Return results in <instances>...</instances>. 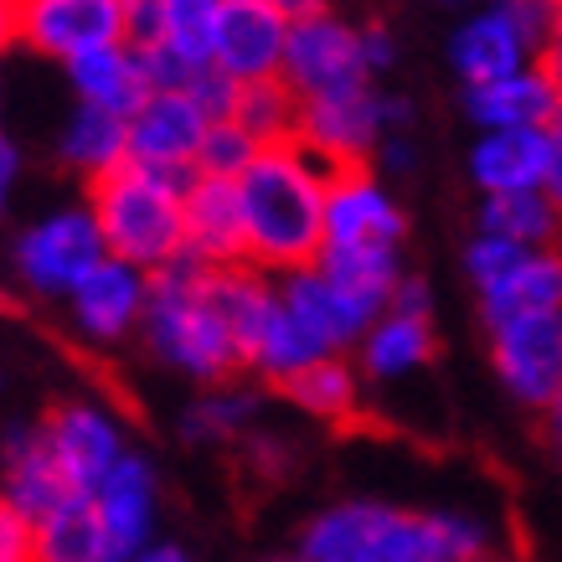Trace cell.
<instances>
[{
  "label": "cell",
  "instance_id": "cell-29",
  "mask_svg": "<svg viewBox=\"0 0 562 562\" xmlns=\"http://www.w3.org/2000/svg\"><path fill=\"white\" fill-rule=\"evenodd\" d=\"M284 397L321 424H346L361 408V372L346 357H321L284 382Z\"/></svg>",
  "mask_w": 562,
  "mask_h": 562
},
{
  "label": "cell",
  "instance_id": "cell-38",
  "mask_svg": "<svg viewBox=\"0 0 562 562\" xmlns=\"http://www.w3.org/2000/svg\"><path fill=\"white\" fill-rule=\"evenodd\" d=\"M387 310H403V315H428V321H434V294H428V284L418 279V273H403V284L392 290V305Z\"/></svg>",
  "mask_w": 562,
  "mask_h": 562
},
{
  "label": "cell",
  "instance_id": "cell-25",
  "mask_svg": "<svg viewBox=\"0 0 562 562\" xmlns=\"http://www.w3.org/2000/svg\"><path fill=\"white\" fill-rule=\"evenodd\" d=\"M57 155H63L68 171L99 181V176H109L114 166L130 160V120L109 114V109H93V103H78L68 124H63Z\"/></svg>",
  "mask_w": 562,
  "mask_h": 562
},
{
  "label": "cell",
  "instance_id": "cell-4",
  "mask_svg": "<svg viewBox=\"0 0 562 562\" xmlns=\"http://www.w3.org/2000/svg\"><path fill=\"white\" fill-rule=\"evenodd\" d=\"M206 273L212 269H202L196 258H176L171 269L150 273V305H145L139 330L166 367L217 387L233 372H243V351L212 300Z\"/></svg>",
  "mask_w": 562,
  "mask_h": 562
},
{
  "label": "cell",
  "instance_id": "cell-20",
  "mask_svg": "<svg viewBox=\"0 0 562 562\" xmlns=\"http://www.w3.org/2000/svg\"><path fill=\"white\" fill-rule=\"evenodd\" d=\"M72 325L93 336V341H120L145 321L150 305V273L124 263V258H103L99 269L88 273L83 284L68 294Z\"/></svg>",
  "mask_w": 562,
  "mask_h": 562
},
{
  "label": "cell",
  "instance_id": "cell-31",
  "mask_svg": "<svg viewBox=\"0 0 562 562\" xmlns=\"http://www.w3.org/2000/svg\"><path fill=\"white\" fill-rule=\"evenodd\" d=\"M254 413H258V397H254V392H238V387L206 392V397H196V403L187 408V418H181V434H187L191 443L238 439V434H248Z\"/></svg>",
  "mask_w": 562,
  "mask_h": 562
},
{
  "label": "cell",
  "instance_id": "cell-26",
  "mask_svg": "<svg viewBox=\"0 0 562 562\" xmlns=\"http://www.w3.org/2000/svg\"><path fill=\"white\" fill-rule=\"evenodd\" d=\"M475 233L521 243V248H558L562 243V212L547 191H516V196H480Z\"/></svg>",
  "mask_w": 562,
  "mask_h": 562
},
{
  "label": "cell",
  "instance_id": "cell-18",
  "mask_svg": "<svg viewBox=\"0 0 562 562\" xmlns=\"http://www.w3.org/2000/svg\"><path fill=\"white\" fill-rule=\"evenodd\" d=\"M93 512L103 521L109 552L114 562H135L155 542V512H160V485H155V464L145 454H124L109 480L93 491Z\"/></svg>",
  "mask_w": 562,
  "mask_h": 562
},
{
  "label": "cell",
  "instance_id": "cell-10",
  "mask_svg": "<svg viewBox=\"0 0 562 562\" xmlns=\"http://www.w3.org/2000/svg\"><path fill=\"white\" fill-rule=\"evenodd\" d=\"M294 139L321 160L325 171L372 166L376 145L387 139L382 88L361 83V88H346V93H325V99L300 103V130H294Z\"/></svg>",
  "mask_w": 562,
  "mask_h": 562
},
{
  "label": "cell",
  "instance_id": "cell-39",
  "mask_svg": "<svg viewBox=\"0 0 562 562\" xmlns=\"http://www.w3.org/2000/svg\"><path fill=\"white\" fill-rule=\"evenodd\" d=\"M16 176H21V150L5 135H0V212H5L11 191H16Z\"/></svg>",
  "mask_w": 562,
  "mask_h": 562
},
{
  "label": "cell",
  "instance_id": "cell-1",
  "mask_svg": "<svg viewBox=\"0 0 562 562\" xmlns=\"http://www.w3.org/2000/svg\"><path fill=\"white\" fill-rule=\"evenodd\" d=\"M470 512H403L387 501H341L310 516L294 562H470L495 552Z\"/></svg>",
  "mask_w": 562,
  "mask_h": 562
},
{
  "label": "cell",
  "instance_id": "cell-44",
  "mask_svg": "<svg viewBox=\"0 0 562 562\" xmlns=\"http://www.w3.org/2000/svg\"><path fill=\"white\" fill-rule=\"evenodd\" d=\"M279 11L290 21H300V16H315V11H330V0H273Z\"/></svg>",
  "mask_w": 562,
  "mask_h": 562
},
{
  "label": "cell",
  "instance_id": "cell-43",
  "mask_svg": "<svg viewBox=\"0 0 562 562\" xmlns=\"http://www.w3.org/2000/svg\"><path fill=\"white\" fill-rule=\"evenodd\" d=\"M135 562H191V558H187V547H176V542H150Z\"/></svg>",
  "mask_w": 562,
  "mask_h": 562
},
{
  "label": "cell",
  "instance_id": "cell-42",
  "mask_svg": "<svg viewBox=\"0 0 562 562\" xmlns=\"http://www.w3.org/2000/svg\"><path fill=\"white\" fill-rule=\"evenodd\" d=\"M21 42V0H0V52Z\"/></svg>",
  "mask_w": 562,
  "mask_h": 562
},
{
  "label": "cell",
  "instance_id": "cell-23",
  "mask_svg": "<svg viewBox=\"0 0 562 562\" xmlns=\"http://www.w3.org/2000/svg\"><path fill=\"white\" fill-rule=\"evenodd\" d=\"M72 78V93L78 103H93V109H109V114H120L130 120L139 103L150 99V83H145V63H139V52L130 42H114V47H93L83 57H72L63 63Z\"/></svg>",
  "mask_w": 562,
  "mask_h": 562
},
{
  "label": "cell",
  "instance_id": "cell-47",
  "mask_svg": "<svg viewBox=\"0 0 562 562\" xmlns=\"http://www.w3.org/2000/svg\"><path fill=\"white\" fill-rule=\"evenodd\" d=\"M547 5H552V11H558V16H562V0H547Z\"/></svg>",
  "mask_w": 562,
  "mask_h": 562
},
{
  "label": "cell",
  "instance_id": "cell-16",
  "mask_svg": "<svg viewBox=\"0 0 562 562\" xmlns=\"http://www.w3.org/2000/svg\"><path fill=\"white\" fill-rule=\"evenodd\" d=\"M187 217V258L202 269H238L248 263V222H243L238 181L222 176H191L181 196Z\"/></svg>",
  "mask_w": 562,
  "mask_h": 562
},
{
  "label": "cell",
  "instance_id": "cell-36",
  "mask_svg": "<svg viewBox=\"0 0 562 562\" xmlns=\"http://www.w3.org/2000/svg\"><path fill=\"white\" fill-rule=\"evenodd\" d=\"M361 57H367V72H372V78L392 72V63H397V36H392L382 21L361 26Z\"/></svg>",
  "mask_w": 562,
  "mask_h": 562
},
{
  "label": "cell",
  "instance_id": "cell-7",
  "mask_svg": "<svg viewBox=\"0 0 562 562\" xmlns=\"http://www.w3.org/2000/svg\"><path fill=\"white\" fill-rule=\"evenodd\" d=\"M279 78L290 83L300 103L372 83L367 57H361V26H351L341 11H315V16L290 21V47H284Z\"/></svg>",
  "mask_w": 562,
  "mask_h": 562
},
{
  "label": "cell",
  "instance_id": "cell-11",
  "mask_svg": "<svg viewBox=\"0 0 562 562\" xmlns=\"http://www.w3.org/2000/svg\"><path fill=\"white\" fill-rule=\"evenodd\" d=\"M408 217L376 166L330 171L325 187V248H403Z\"/></svg>",
  "mask_w": 562,
  "mask_h": 562
},
{
  "label": "cell",
  "instance_id": "cell-28",
  "mask_svg": "<svg viewBox=\"0 0 562 562\" xmlns=\"http://www.w3.org/2000/svg\"><path fill=\"white\" fill-rule=\"evenodd\" d=\"M315 269L325 279H336L346 294H357L367 310H382L392 305V290L403 284V248H321Z\"/></svg>",
  "mask_w": 562,
  "mask_h": 562
},
{
  "label": "cell",
  "instance_id": "cell-3",
  "mask_svg": "<svg viewBox=\"0 0 562 562\" xmlns=\"http://www.w3.org/2000/svg\"><path fill=\"white\" fill-rule=\"evenodd\" d=\"M187 181L135 160L88 181V212L99 222L109 258H124L145 273H160L176 258H187V217H181Z\"/></svg>",
  "mask_w": 562,
  "mask_h": 562
},
{
  "label": "cell",
  "instance_id": "cell-2",
  "mask_svg": "<svg viewBox=\"0 0 562 562\" xmlns=\"http://www.w3.org/2000/svg\"><path fill=\"white\" fill-rule=\"evenodd\" d=\"M325 187L330 171L300 145H263L238 176L243 222H248V263L269 279L310 269L325 248Z\"/></svg>",
  "mask_w": 562,
  "mask_h": 562
},
{
  "label": "cell",
  "instance_id": "cell-13",
  "mask_svg": "<svg viewBox=\"0 0 562 562\" xmlns=\"http://www.w3.org/2000/svg\"><path fill=\"white\" fill-rule=\"evenodd\" d=\"M212 130L191 93H150L130 114V160L166 176H196V155Z\"/></svg>",
  "mask_w": 562,
  "mask_h": 562
},
{
  "label": "cell",
  "instance_id": "cell-8",
  "mask_svg": "<svg viewBox=\"0 0 562 562\" xmlns=\"http://www.w3.org/2000/svg\"><path fill=\"white\" fill-rule=\"evenodd\" d=\"M491 330V367L506 397L542 413L562 392V310H537L516 321L485 325Z\"/></svg>",
  "mask_w": 562,
  "mask_h": 562
},
{
  "label": "cell",
  "instance_id": "cell-21",
  "mask_svg": "<svg viewBox=\"0 0 562 562\" xmlns=\"http://www.w3.org/2000/svg\"><path fill=\"white\" fill-rule=\"evenodd\" d=\"M552 166V135L547 130H480L464 171L480 196H516V191H542Z\"/></svg>",
  "mask_w": 562,
  "mask_h": 562
},
{
  "label": "cell",
  "instance_id": "cell-40",
  "mask_svg": "<svg viewBox=\"0 0 562 562\" xmlns=\"http://www.w3.org/2000/svg\"><path fill=\"white\" fill-rule=\"evenodd\" d=\"M547 135H552V166H547V187L542 191L552 196V206L562 212V114H558V124H552Z\"/></svg>",
  "mask_w": 562,
  "mask_h": 562
},
{
  "label": "cell",
  "instance_id": "cell-14",
  "mask_svg": "<svg viewBox=\"0 0 562 562\" xmlns=\"http://www.w3.org/2000/svg\"><path fill=\"white\" fill-rule=\"evenodd\" d=\"M42 434H47V449H52V460H57V470H63V480L78 495H93L109 480V470L130 454L120 424L103 408H93V403H63V408H52Z\"/></svg>",
  "mask_w": 562,
  "mask_h": 562
},
{
  "label": "cell",
  "instance_id": "cell-45",
  "mask_svg": "<svg viewBox=\"0 0 562 562\" xmlns=\"http://www.w3.org/2000/svg\"><path fill=\"white\" fill-rule=\"evenodd\" d=\"M542 63H547V72L558 78V93H562V16H558V32H552V42H547V52H542Z\"/></svg>",
  "mask_w": 562,
  "mask_h": 562
},
{
  "label": "cell",
  "instance_id": "cell-46",
  "mask_svg": "<svg viewBox=\"0 0 562 562\" xmlns=\"http://www.w3.org/2000/svg\"><path fill=\"white\" fill-rule=\"evenodd\" d=\"M434 5H443V11H460V16H464V11H475V0H434Z\"/></svg>",
  "mask_w": 562,
  "mask_h": 562
},
{
  "label": "cell",
  "instance_id": "cell-27",
  "mask_svg": "<svg viewBox=\"0 0 562 562\" xmlns=\"http://www.w3.org/2000/svg\"><path fill=\"white\" fill-rule=\"evenodd\" d=\"M36 562H114L93 495L72 491L57 512L36 521Z\"/></svg>",
  "mask_w": 562,
  "mask_h": 562
},
{
  "label": "cell",
  "instance_id": "cell-6",
  "mask_svg": "<svg viewBox=\"0 0 562 562\" xmlns=\"http://www.w3.org/2000/svg\"><path fill=\"white\" fill-rule=\"evenodd\" d=\"M464 279L475 284L485 325L537 315V310H562V243L558 248H521V243L491 238V233H470Z\"/></svg>",
  "mask_w": 562,
  "mask_h": 562
},
{
  "label": "cell",
  "instance_id": "cell-30",
  "mask_svg": "<svg viewBox=\"0 0 562 562\" xmlns=\"http://www.w3.org/2000/svg\"><path fill=\"white\" fill-rule=\"evenodd\" d=\"M233 120H238L258 145H284V139H294V130H300V99L290 93L284 78H273V83H243Z\"/></svg>",
  "mask_w": 562,
  "mask_h": 562
},
{
  "label": "cell",
  "instance_id": "cell-19",
  "mask_svg": "<svg viewBox=\"0 0 562 562\" xmlns=\"http://www.w3.org/2000/svg\"><path fill=\"white\" fill-rule=\"evenodd\" d=\"M279 300L290 305V315L305 325L330 357L357 351V341L372 330V321H376V310H367L357 294H346L336 279H325L315 263L284 273V279H279Z\"/></svg>",
  "mask_w": 562,
  "mask_h": 562
},
{
  "label": "cell",
  "instance_id": "cell-12",
  "mask_svg": "<svg viewBox=\"0 0 562 562\" xmlns=\"http://www.w3.org/2000/svg\"><path fill=\"white\" fill-rule=\"evenodd\" d=\"M290 16L273 0H217L212 21V68L233 83H273L284 72Z\"/></svg>",
  "mask_w": 562,
  "mask_h": 562
},
{
  "label": "cell",
  "instance_id": "cell-24",
  "mask_svg": "<svg viewBox=\"0 0 562 562\" xmlns=\"http://www.w3.org/2000/svg\"><path fill=\"white\" fill-rule=\"evenodd\" d=\"M428 361H434V321L428 315L382 310L372 330L357 341V372L372 382H403V376L424 372Z\"/></svg>",
  "mask_w": 562,
  "mask_h": 562
},
{
  "label": "cell",
  "instance_id": "cell-35",
  "mask_svg": "<svg viewBox=\"0 0 562 562\" xmlns=\"http://www.w3.org/2000/svg\"><path fill=\"white\" fill-rule=\"evenodd\" d=\"M0 562H36V521L0 495Z\"/></svg>",
  "mask_w": 562,
  "mask_h": 562
},
{
  "label": "cell",
  "instance_id": "cell-48",
  "mask_svg": "<svg viewBox=\"0 0 562 562\" xmlns=\"http://www.w3.org/2000/svg\"><path fill=\"white\" fill-rule=\"evenodd\" d=\"M470 562H501V558H495V552H491V558H470Z\"/></svg>",
  "mask_w": 562,
  "mask_h": 562
},
{
  "label": "cell",
  "instance_id": "cell-5",
  "mask_svg": "<svg viewBox=\"0 0 562 562\" xmlns=\"http://www.w3.org/2000/svg\"><path fill=\"white\" fill-rule=\"evenodd\" d=\"M552 32H558V11L547 0H480L475 11L454 21L443 57H449L460 88L491 83V78L542 63Z\"/></svg>",
  "mask_w": 562,
  "mask_h": 562
},
{
  "label": "cell",
  "instance_id": "cell-37",
  "mask_svg": "<svg viewBox=\"0 0 562 562\" xmlns=\"http://www.w3.org/2000/svg\"><path fill=\"white\" fill-rule=\"evenodd\" d=\"M372 166H376L382 176H408L413 166H418V145H413L408 135H387L382 145H376Z\"/></svg>",
  "mask_w": 562,
  "mask_h": 562
},
{
  "label": "cell",
  "instance_id": "cell-49",
  "mask_svg": "<svg viewBox=\"0 0 562 562\" xmlns=\"http://www.w3.org/2000/svg\"><path fill=\"white\" fill-rule=\"evenodd\" d=\"M284 562H294V558H284Z\"/></svg>",
  "mask_w": 562,
  "mask_h": 562
},
{
  "label": "cell",
  "instance_id": "cell-15",
  "mask_svg": "<svg viewBox=\"0 0 562 562\" xmlns=\"http://www.w3.org/2000/svg\"><path fill=\"white\" fill-rule=\"evenodd\" d=\"M21 42L42 57L72 63L93 47L124 42L120 0H21Z\"/></svg>",
  "mask_w": 562,
  "mask_h": 562
},
{
  "label": "cell",
  "instance_id": "cell-22",
  "mask_svg": "<svg viewBox=\"0 0 562 562\" xmlns=\"http://www.w3.org/2000/svg\"><path fill=\"white\" fill-rule=\"evenodd\" d=\"M0 495H5L26 521L52 516L72 495V485L63 480L57 460H52L42 424H16L5 434V443H0Z\"/></svg>",
  "mask_w": 562,
  "mask_h": 562
},
{
  "label": "cell",
  "instance_id": "cell-33",
  "mask_svg": "<svg viewBox=\"0 0 562 562\" xmlns=\"http://www.w3.org/2000/svg\"><path fill=\"white\" fill-rule=\"evenodd\" d=\"M258 145L238 120H217L202 139V155H196V176H222V181H238L248 166L258 160Z\"/></svg>",
  "mask_w": 562,
  "mask_h": 562
},
{
  "label": "cell",
  "instance_id": "cell-17",
  "mask_svg": "<svg viewBox=\"0 0 562 562\" xmlns=\"http://www.w3.org/2000/svg\"><path fill=\"white\" fill-rule=\"evenodd\" d=\"M460 109L475 124V135L480 130H552L562 114V93L547 63H531V68L491 78V83L460 88Z\"/></svg>",
  "mask_w": 562,
  "mask_h": 562
},
{
  "label": "cell",
  "instance_id": "cell-34",
  "mask_svg": "<svg viewBox=\"0 0 562 562\" xmlns=\"http://www.w3.org/2000/svg\"><path fill=\"white\" fill-rule=\"evenodd\" d=\"M124 5V42L135 52L160 47L166 36V0H120Z\"/></svg>",
  "mask_w": 562,
  "mask_h": 562
},
{
  "label": "cell",
  "instance_id": "cell-9",
  "mask_svg": "<svg viewBox=\"0 0 562 562\" xmlns=\"http://www.w3.org/2000/svg\"><path fill=\"white\" fill-rule=\"evenodd\" d=\"M103 258H109V248H103V233L88 206L52 212L16 238V273L36 294H63L68 300Z\"/></svg>",
  "mask_w": 562,
  "mask_h": 562
},
{
  "label": "cell",
  "instance_id": "cell-32",
  "mask_svg": "<svg viewBox=\"0 0 562 562\" xmlns=\"http://www.w3.org/2000/svg\"><path fill=\"white\" fill-rule=\"evenodd\" d=\"M212 21H217V0H166L160 47L187 57L191 68H212Z\"/></svg>",
  "mask_w": 562,
  "mask_h": 562
},
{
  "label": "cell",
  "instance_id": "cell-41",
  "mask_svg": "<svg viewBox=\"0 0 562 562\" xmlns=\"http://www.w3.org/2000/svg\"><path fill=\"white\" fill-rule=\"evenodd\" d=\"M542 439H547V449H552L558 464H562V392H558V403H552V408H542Z\"/></svg>",
  "mask_w": 562,
  "mask_h": 562
}]
</instances>
